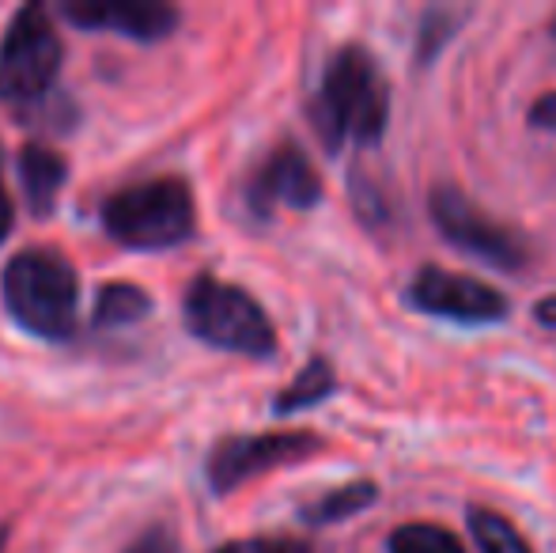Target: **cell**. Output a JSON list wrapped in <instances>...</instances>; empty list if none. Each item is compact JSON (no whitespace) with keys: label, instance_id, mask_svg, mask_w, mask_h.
<instances>
[{"label":"cell","instance_id":"8992f818","mask_svg":"<svg viewBox=\"0 0 556 553\" xmlns=\"http://www.w3.org/2000/svg\"><path fill=\"white\" fill-rule=\"evenodd\" d=\"M428 213H432L435 228H440L454 247L473 254V259L489 262V266H496V269L527 266V259H530L527 243H522L511 228H504L500 221L484 216V209L473 205V201L462 190H454V186L443 183L428 193Z\"/></svg>","mask_w":556,"mask_h":553},{"label":"cell","instance_id":"4fadbf2b","mask_svg":"<svg viewBox=\"0 0 556 553\" xmlns=\"http://www.w3.org/2000/svg\"><path fill=\"white\" fill-rule=\"evenodd\" d=\"M152 315V296L140 285L129 280H114L96 292V307H91V323L96 326H129Z\"/></svg>","mask_w":556,"mask_h":553},{"label":"cell","instance_id":"30bf717a","mask_svg":"<svg viewBox=\"0 0 556 553\" xmlns=\"http://www.w3.org/2000/svg\"><path fill=\"white\" fill-rule=\"evenodd\" d=\"M61 15L84 30H111L132 42H160L178 27V8L160 0H65Z\"/></svg>","mask_w":556,"mask_h":553},{"label":"cell","instance_id":"52a82bcc","mask_svg":"<svg viewBox=\"0 0 556 553\" xmlns=\"http://www.w3.org/2000/svg\"><path fill=\"white\" fill-rule=\"evenodd\" d=\"M323 448L315 432H257V436H227L208 451V486L216 493H231L242 481L273 470V466L303 463Z\"/></svg>","mask_w":556,"mask_h":553},{"label":"cell","instance_id":"7402d4cb","mask_svg":"<svg viewBox=\"0 0 556 553\" xmlns=\"http://www.w3.org/2000/svg\"><path fill=\"white\" fill-rule=\"evenodd\" d=\"M4 535H8V527H0V542H4Z\"/></svg>","mask_w":556,"mask_h":553},{"label":"cell","instance_id":"ffe728a7","mask_svg":"<svg viewBox=\"0 0 556 553\" xmlns=\"http://www.w3.org/2000/svg\"><path fill=\"white\" fill-rule=\"evenodd\" d=\"M530 122H534L538 129H556V91L542 96L534 106H530Z\"/></svg>","mask_w":556,"mask_h":553},{"label":"cell","instance_id":"7a4b0ae2","mask_svg":"<svg viewBox=\"0 0 556 553\" xmlns=\"http://www.w3.org/2000/svg\"><path fill=\"white\" fill-rule=\"evenodd\" d=\"M0 296L15 323L42 341H68L80 318V280L53 247H23L0 274Z\"/></svg>","mask_w":556,"mask_h":553},{"label":"cell","instance_id":"d6986e66","mask_svg":"<svg viewBox=\"0 0 556 553\" xmlns=\"http://www.w3.org/2000/svg\"><path fill=\"white\" fill-rule=\"evenodd\" d=\"M12 228H15V201L4 186V148H0V243L12 236Z\"/></svg>","mask_w":556,"mask_h":553},{"label":"cell","instance_id":"277c9868","mask_svg":"<svg viewBox=\"0 0 556 553\" xmlns=\"http://www.w3.org/2000/svg\"><path fill=\"white\" fill-rule=\"evenodd\" d=\"M182 318L193 338L224 353H239L250 361H265L277 353V330L262 303L247 288L227 285L213 274H198L186 285Z\"/></svg>","mask_w":556,"mask_h":553},{"label":"cell","instance_id":"5bb4252c","mask_svg":"<svg viewBox=\"0 0 556 553\" xmlns=\"http://www.w3.org/2000/svg\"><path fill=\"white\" fill-rule=\"evenodd\" d=\"M375 497H379L375 481H352V486L330 489V493H323L318 501L303 504L300 516L307 519L311 527L341 524V519H349V516H356V512H364L367 504H375Z\"/></svg>","mask_w":556,"mask_h":553},{"label":"cell","instance_id":"9c48e42d","mask_svg":"<svg viewBox=\"0 0 556 553\" xmlns=\"http://www.w3.org/2000/svg\"><path fill=\"white\" fill-rule=\"evenodd\" d=\"M413 307L454 323H500L507 315V296L477 277H462L440 266H425L409 285Z\"/></svg>","mask_w":556,"mask_h":553},{"label":"cell","instance_id":"ba28073f","mask_svg":"<svg viewBox=\"0 0 556 553\" xmlns=\"http://www.w3.org/2000/svg\"><path fill=\"white\" fill-rule=\"evenodd\" d=\"M247 201L257 216H273L277 209L307 213V209H315L323 201V178H318L311 155L295 140H285L250 175Z\"/></svg>","mask_w":556,"mask_h":553},{"label":"cell","instance_id":"ac0fdd59","mask_svg":"<svg viewBox=\"0 0 556 553\" xmlns=\"http://www.w3.org/2000/svg\"><path fill=\"white\" fill-rule=\"evenodd\" d=\"M129 553H175V539L167 535V527H152L132 542Z\"/></svg>","mask_w":556,"mask_h":553},{"label":"cell","instance_id":"3957f363","mask_svg":"<svg viewBox=\"0 0 556 553\" xmlns=\"http://www.w3.org/2000/svg\"><path fill=\"white\" fill-rule=\"evenodd\" d=\"M99 221L125 251H170L198 231V209L186 178L160 175L114 190L99 209Z\"/></svg>","mask_w":556,"mask_h":553},{"label":"cell","instance_id":"2e32d148","mask_svg":"<svg viewBox=\"0 0 556 553\" xmlns=\"http://www.w3.org/2000/svg\"><path fill=\"white\" fill-rule=\"evenodd\" d=\"M469 531H473V542L481 553H530L527 539H522L511 519H504L500 512L473 508L469 512Z\"/></svg>","mask_w":556,"mask_h":553},{"label":"cell","instance_id":"7c38bea8","mask_svg":"<svg viewBox=\"0 0 556 553\" xmlns=\"http://www.w3.org/2000/svg\"><path fill=\"white\" fill-rule=\"evenodd\" d=\"M333 391H337V376H333L330 361L315 356V361H307V368H303L300 376H295L292 384H288L285 391H280L277 399H273V414H277V417L300 414V410L326 402Z\"/></svg>","mask_w":556,"mask_h":553},{"label":"cell","instance_id":"5b68a950","mask_svg":"<svg viewBox=\"0 0 556 553\" xmlns=\"http://www.w3.org/2000/svg\"><path fill=\"white\" fill-rule=\"evenodd\" d=\"M65 46L42 4H27L8 20L0 38V103L12 111H30L42 103L61 73Z\"/></svg>","mask_w":556,"mask_h":553},{"label":"cell","instance_id":"e0dca14e","mask_svg":"<svg viewBox=\"0 0 556 553\" xmlns=\"http://www.w3.org/2000/svg\"><path fill=\"white\" fill-rule=\"evenodd\" d=\"M213 553H311L303 542H288V539H239V542H224Z\"/></svg>","mask_w":556,"mask_h":553},{"label":"cell","instance_id":"8fae6325","mask_svg":"<svg viewBox=\"0 0 556 553\" xmlns=\"http://www.w3.org/2000/svg\"><path fill=\"white\" fill-rule=\"evenodd\" d=\"M65 178H68V160L58 148L38 144V140L20 148V186L30 216H50L58 209Z\"/></svg>","mask_w":556,"mask_h":553},{"label":"cell","instance_id":"9a60e30c","mask_svg":"<svg viewBox=\"0 0 556 553\" xmlns=\"http://www.w3.org/2000/svg\"><path fill=\"white\" fill-rule=\"evenodd\" d=\"M387 553H466V546L440 524H402L390 535Z\"/></svg>","mask_w":556,"mask_h":553},{"label":"cell","instance_id":"44dd1931","mask_svg":"<svg viewBox=\"0 0 556 553\" xmlns=\"http://www.w3.org/2000/svg\"><path fill=\"white\" fill-rule=\"evenodd\" d=\"M534 315H538V323H542V326H556V296H549V300L538 303Z\"/></svg>","mask_w":556,"mask_h":553},{"label":"cell","instance_id":"603a6c76","mask_svg":"<svg viewBox=\"0 0 556 553\" xmlns=\"http://www.w3.org/2000/svg\"><path fill=\"white\" fill-rule=\"evenodd\" d=\"M553 38H556V20H553Z\"/></svg>","mask_w":556,"mask_h":553},{"label":"cell","instance_id":"6da1fadb","mask_svg":"<svg viewBox=\"0 0 556 553\" xmlns=\"http://www.w3.org/2000/svg\"><path fill=\"white\" fill-rule=\"evenodd\" d=\"M311 118L330 152L344 144H375L390 118V88L379 61L364 46H341L330 58L311 103Z\"/></svg>","mask_w":556,"mask_h":553}]
</instances>
